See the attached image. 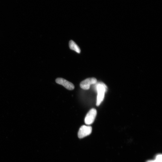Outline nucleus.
Wrapping results in <instances>:
<instances>
[{
	"label": "nucleus",
	"instance_id": "4",
	"mask_svg": "<svg viewBox=\"0 0 162 162\" xmlns=\"http://www.w3.org/2000/svg\"><path fill=\"white\" fill-rule=\"evenodd\" d=\"M97 112L95 109H92L90 110L85 119V123L87 125H89L92 124L94 122Z\"/></svg>",
	"mask_w": 162,
	"mask_h": 162
},
{
	"label": "nucleus",
	"instance_id": "1",
	"mask_svg": "<svg viewBox=\"0 0 162 162\" xmlns=\"http://www.w3.org/2000/svg\"><path fill=\"white\" fill-rule=\"evenodd\" d=\"M96 91L97 92V106H99L104 100L105 93L107 91V87L102 82L97 83L95 84Z\"/></svg>",
	"mask_w": 162,
	"mask_h": 162
},
{
	"label": "nucleus",
	"instance_id": "5",
	"mask_svg": "<svg viewBox=\"0 0 162 162\" xmlns=\"http://www.w3.org/2000/svg\"><path fill=\"white\" fill-rule=\"evenodd\" d=\"M56 82L57 83L63 85L68 90H73L75 88V86L73 83L63 78H57L56 80Z\"/></svg>",
	"mask_w": 162,
	"mask_h": 162
},
{
	"label": "nucleus",
	"instance_id": "7",
	"mask_svg": "<svg viewBox=\"0 0 162 162\" xmlns=\"http://www.w3.org/2000/svg\"><path fill=\"white\" fill-rule=\"evenodd\" d=\"M162 155L161 154H159L156 156L155 159L153 160H149L146 162H162Z\"/></svg>",
	"mask_w": 162,
	"mask_h": 162
},
{
	"label": "nucleus",
	"instance_id": "3",
	"mask_svg": "<svg viewBox=\"0 0 162 162\" xmlns=\"http://www.w3.org/2000/svg\"><path fill=\"white\" fill-rule=\"evenodd\" d=\"M97 82V80L95 78H89L82 81L80 84V86L83 89L88 90L91 85H94Z\"/></svg>",
	"mask_w": 162,
	"mask_h": 162
},
{
	"label": "nucleus",
	"instance_id": "6",
	"mask_svg": "<svg viewBox=\"0 0 162 162\" xmlns=\"http://www.w3.org/2000/svg\"><path fill=\"white\" fill-rule=\"evenodd\" d=\"M69 47L70 49L74 50L78 53H80L81 50L80 47L73 40H71L69 42Z\"/></svg>",
	"mask_w": 162,
	"mask_h": 162
},
{
	"label": "nucleus",
	"instance_id": "2",
	"mask_svg": "<svg viewBox=\"0 0 162 162\" xmlns=\"http://www.w3.org/2000/svg\"><path fill=\"white\" fill-rule=\"evenodd\" d=\"M92 128L91 126L82 125L78 132V137L80 139H82L91 134L92 133Z\"/></svg>",
	"mask_w": 162,
	"mask_h": 162
}]
</instances>
